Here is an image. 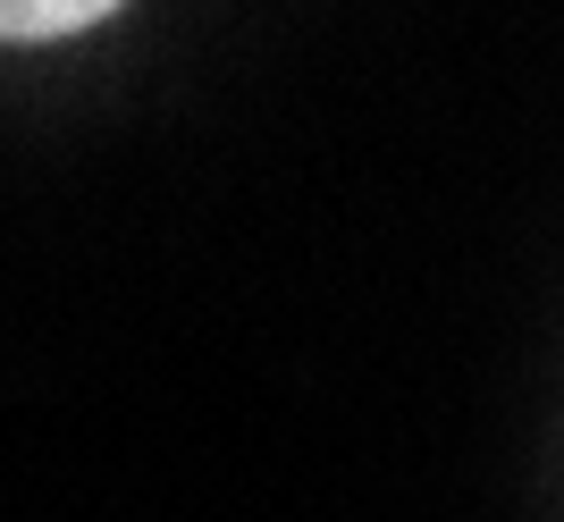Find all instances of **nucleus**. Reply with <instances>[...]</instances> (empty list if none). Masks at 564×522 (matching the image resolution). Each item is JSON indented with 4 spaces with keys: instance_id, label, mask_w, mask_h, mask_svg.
I'll list each match as a JSON object with an SVG mask.
<instances>
[{
    "instance_id": "nucleus-1",
    "label": "nucleus",
    "mask_w": 564,
    "mask_h": 522,
    "mask_svg": "<svg viewBox=\"0 0 564 522\" xmlns=\"http://www.w3.org/2000/svg\"><path fill=\"white\" fill-rule=\"evenodd\" d=\"M118 0H0V43H51V34H85Z\"/></svg>"
}]
</instances>
